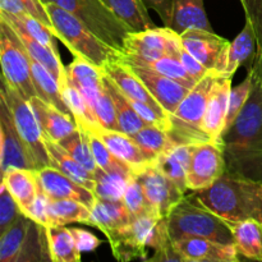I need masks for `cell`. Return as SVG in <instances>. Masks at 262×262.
<instances>
[{"label":"cell","instance_id":"obj_1","mask_svg":"<svg viewBox=\"0 0 262 262\" xmlns=\"http://www.w3.org/2000/svg\"><path fill=\"white\" fill-rule=\"evenodd\" d=\"M252 73V89L247 102L232 127L223 135L227 171L232 176L262 183V82Z\"/></svg>","mask_w":262,"mask_h":262},{"label":"cell","instance_id":"obj_2","mask_svg":"<svg viewBox=\"0 0 262 262\" xmlns=\"http://www.w3.org/2000/svg\"><path fill=\"white\" fill-rule=\"evenodd\" d=\"M119 261H181L169 234L168 217L156 212L132 217L127 225L106 235Z\"/></svg>","mask_w":262,"mask_h":262},{"label":"cell","instance_id":"obj_3","mask_svg":"<svg viewBox=\"0 0 262 262\" xmlns=\"http://www.w3.org/2000/svg\"><path fill=\"white\" fill-rule=\"evenodd\" d=\"M191 196L229 225L246 219L262 222V183L225 173L209 188Z\"/></svg>","mask_w":262,"mask_h":262},{"label":"cell","instance_id":"obj_4","mask_svg":"<svg viewBox=\"0 0 262 262\" xmlns=\"http://www.w3.org/2000/svg\"><path fill=\"white\" fill-rule=\"evenodd\" d=\"M53 22V31L74 56L102 67L119 58L120 53L100 40L78 18L56 4H45Z\"/></svg>","mask_w":262,"mask_h":262},{"label":"cell","instance_id":"obj_5","mask_svg":"<svg viewBox=\"0 0 262 262\" xmlns=\"http://www.w3.org/2000/svg\"><path fill=\"white\" fill-rule=\"evenodd\" d=\"M166 217L169 234L173 241L200 237L220 243H234L230 225L202 206L191 194L184 196Z\"/></svg>","mask_w":262,"mask_h":262},{"label":"cell","instance_id":"obj_6","mask_svg":"<svg viewBox=\"0 0 262 262\" xmlns=\"http://www.w3.org/2000/svg\"><path fill=\"white\" fill-rule=\"evenodd\" d=\"M216 74L212 71L202 77L186 95L174 114L170 115L169 135L178 145L184 143L209 142L210 137L205 132L204 120Z\"/></svg>","mask_w":262,"mask_h":262},{"label":"cell","instance_id":"obj_7","mask_svg":"<svg viewBox=\"0 0 262 262\" xmlns=\"http://www.w3.org/2000/svg\"><path fill=\"white\" fill-rule=\"evenodd\" d=\"M43 4H56L78 18L100 40L120 54L124 50L129 27L118 18L101 0H42Z\"/></svg>","mask_w":262,"mask_h":262},{"label":"cell","instance_id":"obj_8","mask_svg":"<svg viewBox=\"0 0 262 262\" xmlns=\"http://www.w3.org/2000/svg\"><path fill=\"white\" fill-rule=\"evenodd\" d=\"M49 260L45 228L22 214L0 234V261L22 262Z\"/></svg>","mask_w":262,"mask_h":262},{"label":"cell","instance_id":"obj_9","mask_svg":"<svg viewBox=\"0 0 262 262\" xmlns=\"http://www.w3.org/2000/svg\"><path fill=\"white\" fill-rule=\"evenodd\" d=\"M0 99L7 104L14 120L15 128L25 142L37 170L50 166V158L45 145V137L30 101L26 100L4 78H2Z\"/></svg>","mask_w":262,"mask_h":262},{"label":"cell","instance_id":"obj_10","mask_svg":"<svg viewBox=\"0 0 262 262\" xmlns=\"http://www.w3.org/2000/svg\"><path fill=\"white\" fill-rule=\"evenodd\" d=\"M0 61L3 78L26 100L37 96L31 71L30 54L17 33L5 20L0 19Z\"/></svg>","mask_w":262,"mask_h":262},{"label":"cell","instance_id":"obj_11","mask_svg":"<svg viewBox=\"0 0 262 262\" xmlns=\"http://www.w3.org/2000/svg\"><path fill=\"white\" fill-rule=\"evenodd\" d=\"M181 36L169 27H154L141 32H130L125 38L122 55L128 58L155 60L165 55L178 56Z\"/></svg>","mask_w":262,"mask_h":262},{"label":"cell","instance_id":"obj_12","mask_svg":"<svg viewBox=\"0 0 262 262\" xmlns=\"http://www.w3.org/2000/svg\"><path fill=\"white\" fill-rule=\"evenodd\" d=\"M227 171L223 146L217 142L197 143L187 173V188L191 192L209 188Z\"/></svg>","mask_w":262,"mask_h":262},{"label":"cell","instance_id":"obj_13","mask_svg":"<svg viewBox=\"0 0 262 262\" xmlns=\"http://www.w3.org/2000/svg\"><path fill=\"white\" fill-rule=\"evenodd\" d=\"M150 206L160 216H168L174 206L186 196V192L164 174L155 163L137 173Z\"/></svg>","mask_w":262,"mask_h":262},{"label":"cell","instance_id":"obj_14","mask_svg":"<svg viewBox=\"0 0 262 262\" xmlns=\"http://www.w3.org/2000/svg\"><path fill=\"white\" fill-rule=\"evenodd\" d=\"M0 166L2 176L14 168L37 170L20 138L7 104L0 99Z\"/></svg>","mask_w":262,"mask_h":262},{"label":"cell","instance_id":"obj_15","mask_svg":"<svg viewBox=\"0 0 262 262\" xmlns=\"http://www.w3.org/2000/svg\"><path fill=\"white\" fill-rule=\"evenodd\" d=\"M38 187L49 200H74L91 209L96 196L91 189L77 183L53 166L35 170Z\"/></svg>","mask_w":262,"mask_h":262},{"label":"cell","instance_id":"obj_16","mask_svg":"<svg viewBox=\"0 0 262 262\" xmlns=\"http://www.w3.org/2000/svg\"><path fill=\"white\" fill-rule=\"evenodd\" d=\"M182 262H237L239 252L234 243H220L209 238L187 237L173 241Z\"/></svg>","mask_w":262,"mask_h":262},{"label":"cell","instance_id":"obj_17","mask_svg":"<svg viewBox=\"0 0 262 262\" xmlns=\"http://www.w3.org/2000/svg\"><path fill=\"white\" fill-rule=\"evenodd\" d=\"M122 55V54H120ZM102 71L106 73V76L119 87L120 91L125 95L127 97L133 100H137V101L145 102L148 104L150 106H152L154 109L158 113H160L161 115H164L165 118L170 119V115L166 113V110L159 104L158 100L151 95V92L148 91L146 84L141 81L140 77L135 73L132 68H130L129 64L127 61L123 60L122 58H117L114 60L109 61L107 64H105L102 67Z\"/></svg>","mask_w":262,"mask_h":262},{"label":"cell","instance_id":"obj_18","mask_svg":"<svg viewBox=\"0 0 262 262\" xmlns=\"http://www.w3.org/2000/svg\"><path fill=\"white\" fill-rule=\"evenodd\" d=\"M128 64L135 71V73L140 77L141 81L146 84L151 95L166 110V113L169 115L174 114L178 105L181 104V101L186 97V95L188 94L191 89L184 86L181 82L176 81V79L169 78V77L158 73V72L136 66V64Z\"/></svg>","mask_w":262,"mask_h":262},{"label":"cell","instance_id":"obj_19","mask_svg":"<svg viewBox=\"0 0 262 262\" xmlns=\"http://www.w3.org/2000/svg\"><path fill=\"white\" fill-rule=\"evenodd\" d=\"M257 50V42H256L255 32L248 22L241 31L239 35L227 45L223 50L222 55L219 56L215 63L214 68L211 69L217 77H233L237 69L242 64L250 60L252 61L253 55Z\"/></svg>","mask_w":262,"mask_h":262},{"label":"cell","instance_id":"obj_20","mask_svg":"<svg viewBox=\"0 0 262 262\" xmlns=\"http://www.w3.org/2000/svg\"><path fill=\"white\" fill-rule=\"evenodd\" d=\"M91 132L96 135L107 146V148L112 151L115 158L128 164L130 168L135 169L136 173L145 169L150 164L155 163V160L150 158L142 150V147L133 140L132 136L122 132V130H112L97 127Z\"/></svg>","mask_w":262,"mask_h":262},{"label":"cell","instance_id":"obj_21","mask_svg":"<svg viewBox=\"0 0 262 262\" xmlns=\"http://www.w3.org/2000/svg\"><path fill=\"white\" fill-rule=\"evenodd\" d=\"M232 82L233 77H227V78L216 77L206 107V114H205V132L207 133L212 142H217L220 145H222L223 133L225 128L230 91L233 87Z\"/></svg>","mask_w":262,"mask_h":262},{"label":"cell","instance_id":"obj_22","mask_svg":"<svg viewBox=\"0 0 262 262\" xmlns=\"http://www.w3.org/2000/svg\"><path fill=\"white\" fill-rule=\"evenodd\" d=\"M182 46L201 61L209 71L214 68L215 63L229 41L216 35L214 31L202 28H188L181 35Z\"/></svg>","mask_w":262,"mask_h":262},{"label":"cell","instance_id":"obj_23","mask_svg":"<svg viewBox=\"0 0 262 262\" xmlns=\"http://www.w3.org/2000/svg\"><path fill=\"white\" fill-rule=\"evenodd\" d=\"M38 120L43 137L50 141L60 142L78 128L76 120L54 105L35 96L28 100Z\"/></svg>","mask_w":262,"mask_h":262},{"label":"cell","instance_id":"obj_24","mask_svg":"<svg viewBox=\"0 0 262 262\" xmlns=\"http://www.w3.org/2000/svg\"><path fill=\"white\" fill-rule=\"evenodd\" d=\"M135 169L122 161L110 170L97 168L95 171L94 193L97 199L109 201H123L125 188L135 174Z\"/></svg>","mask_w":262,"mask_h":262},{"label":"cell","instance_id":"obj_25","mask_svg":"<svg viewBox=\"0 0 262 262\" xmlns=\"http://www.w3.org/2000/svg\"><path fill=\"white\" fill-rule=\"evenodd\" d=\"M168 27L179 35L188 28L214 31L207 18L204 0H171V18Z\"/></svg>","mask_w":262,"mask_h":262},{"label":"cell","instance_id":"obj_26","mask_svg":"<svg viewBox=\"0 0 262 262\" xmlns=\"http://www.w3.org/2000/svg\"><path fill=\"white\" fill-rule=\"evenodd\" d=\"M130 220L132 215L123 201H109L96 197V201L91 207L90 225L100 229L105 235L120 229Z\"/></svg>","mask_w":262,"mask_h":262},{"label":"cell","instance_id":"obj_27","mask_svg":"<svg viewBox=\"0 0 262 262\" xmlns=\"http://www.w3.org/2000/svg\"><path fill=\"white\" fill-rule=\"evenodd\" d=\"M196 145L184 143L177 145L166 152L161 154L155 160V165L169 177L176 184H178L184 192L187 188V173H188L189 164H191L192 154Z\"/></svg>","mask_w":262,"mask_h":262},{"label":"cell","instance_id":"obj_28","mask_svg":"<svg viewBox=\"0 0 262 262\" xmlns=\"http://www.w3.org/2000/svg\"><path fill=\"white\" fill-rule=\"evenodd\" d=\"M3 182L15 200L23 214L28 211L38 193V183L35 171L14 168L3 174Z\"/></svg>","mask_w":262,"mask_h":262},{"label":"cell","instance_id":"obj_29","mask_svg":"<svg viewBox=\"0 0 262 262\" xmlns=\"http://www.w3.org/2000/svg\"><path fill=\"white\" fill-rule=\"evenodd\" d=\"M45 145L48 148L49 158H50V166L58 169L61 173L66 174L77 183L82 184L86 188L94 192L95 188V174L79 164L71 154L66 151L55 141H50L45 138Z\"/></svg>","mask_w":262,"mask_h":262},{"label":"cell","instance_id":"obj_30","mask_svg":"<svg viewBox=\"0 0 262 262\" xmlns=\"http://www.w3.org/2000/svg\"><path fill=\"white\" fill-rule=\"evenodd\" d=\"M234 245L241 256L262 262V222L246 219L230 225Z\"/></svg>","mask_w":262,"mask_h":262},{"label":"cell","instance_id":"obj_31","mask_svg":"<svg viewBox=\"0 0 262 262\" xmlns=\"http://www.w3.org/2000/svg\"><path fill=\"white\" fill-rule=\"evenodd\" d=\"M66 72L69 81L81 91L86 101L101 89L104 71L86 59L74 56V60L66 67Z\"/></svg>","mask_w":262,"mask_h":262},{"label":"cell","instance_id":"obj_32","mask_svg":"<svg viewBox=\"0 0 262 262\" xmlns=\"http://www.w3.org/2000/svg\"><path fill=\"white\" fill-rule=\"evenodd\" d=\"M59 86H60L64 101H66L67 106L72 112V114H73V118L78 128H82V129L87 130V132H91V130L100 127L94 113L91 112L89 104H87L86 99L81 94V91L69 81L66 71L61 74Z\"/></svg>","mask_w":262,"mask_h":262},{"label":"cell","instance_id":"obj_33","mask_svg":"<svg viewBox=\"0 0 262 262\" xmlns=\"http://www.w3.org/2000/svg\"><path fill=\"white\" fill-rule=\"evenodd\" d=\"M118 18L123 20L132 32L150 30L156 27L148 15L143 0H101Z\"/></svg>","mask_w":262,"mask_h":262},{"label":"cell","instance_id":"obj_34","mask_svg":"<svg viewBox=\"0 0 262 262\" xmlns=\"http://www.w3.org/2000/svg\"><path fill=\"white\" fill-rule=\"evenodd\" d=\"M91 209L74 200H49V227H66L68 224L90 225Z\"/></svg>","mask_w":262,"mask_h":262},{"label":"cell","instance_id":"obj_35","mask_svg":"<svg viewBox=\"0 0 262 262\" xmlns=\"http://www.w3.org/2000/svg\"><path fill=\"white\" fill-rule=\"evenodd\" d=\"M50 261L79 262L81 255L71 229L66 227L45 228Z\"/></svg>","mask_w":262,"mask_h":262},{"label":"cell","instance_id":"obj_36","mask_svg":"<svg viewBox=\"0 0 262 262\" xmlns=\"http://www.w3.org/2000/svg\"><path fill=\"white\" fill-rule=\"evenodd\" d=\"M31 71H32V79L37 91V96L73 118V114L64 101L58 79L42 64L37 63L32 58H31Z\"/></svg>","mask_w":262,"mask_h":262},{"label":"cell","instance_id":"obj_37","mask_svg":"<svg viewBox=\"0 0 262 262\" xmlns=\"http://www.w3.org/2000/svg\"><path fill=\"white\" fill-rule=\"evenodd\" d=\"M104 83L106 86V90L109 91L112 96L113 102L115 105V112H117L118 122H119L120 130L129 136H135L141 128H143L146 124L140 115L136 113L133 106L130 105L128 97L119 90V87L106 76L104 72Z\"/></svg>","mask_w":262,"mask_h":262},{"label":"cell","instance_id":"obj_38","mask_svg":"<svg viewBox=\"0 0 262 262\" xmlns=\"http://www.w3.org/2000/svg\"><path fill=\"white\" fill-rule=\"evenodd\" d=\"M120 58L130 64H136V66L151 69V71L158 72V73L163 74V76L176 79V81L181 82V83L189 87V89H192L197 83L196 79L192 78L191 74L186 71V68L183 67L182 61L179 60L178 56L165 55L159 59H155V60H142V59L128 58V56L124 55H120Z\"/></svg>","mask_w":262,"mask_h":262},{"label":"cell","instance_id":"obj_39","mask_svg":"<svg viewBox=\"0 0 262 262\" xmlns=\"http://www.w3.org/2000/svg\"><path fill=\"white\" fill-rule=\"evenodd\" d=\"M13 30H14V28H13ZM14 32L17 33L18 38H19L20 42L23 43V46H25V49L27 50V53L30 54L31 58H32L33 60L37 61V63L42 64V66L45 67L56 79H58V82L60 81L61 74L66 71V67L61 63L59 50H54V49L49 48L45 43L35 40V38L28 36L27 33L22 32V31L14 30Z\"/></svg>","mask_w":262,"mask_h":262},{"label":"cell","instance_id":"obj_40","mask_svg":"<svg viewBox=\"0 0 262 262\" xmlns=\"http://www.w3.org/2000/svg\"><path fill=\"white\" fill-rule=\"evenodd\" d=\"M0 19L5 20L14 30L22 31V32L27 33L28 36L35 38V40L45 43L49 48L58 50V46H56L55 42L58 37L55 36L54 31L46 25H43L42 22L36 19V18L27 17V15L10 14V13L0 10Z\"/></svg>","mask_w":262,"mask_h":262},{"label":"cell","instance_id":"obj_41","mask_svg":"<svg viewBox=\"0 0 262 262\" xmlns=\"http://www.w3.org/2000/svg\"><path fill=\"white\" fill-rule=\"evenodd\" d=\"M132 137L154 160H156L159 155L178 145L168 130L161 129L156 125H145Z\"/></svg>","mask_w":262,"mask_h":262},{"label":"cell","instance_id":"obj_42","mask_svg":"<svg viewBox=\"0 0 262 262\" xmlns=\"http://www.w3.org/2000/svg\"><path fill=\"white\" fill-rule=\"evenodd\" d=\"M87 104H89L91 112L94 113L100 127L105 128V129L120 130L115 105L109 91L106 90V86H105L104 77H102L101 89L87 101Z\"/></svg>","mask_w":262,"mask_h":262},{"label":"cell","instance_id":"obj_43","mask_svg":"<svg viewBox=\"0 0 262 262\" xmlns=\"http://www.w3.org/2000/svg\"><path fill=\"white\" fill-rule=\"evenodd\" d=\"M58 143L61 147L66 148L67 152L71 154L79 164H82L90 171L95 173L97 170L99 166L95 163L91 148H90L89 133H87V130L82 129V128H77L72 135H69L68 137H66Z\"/></svg>","mask_w":262,"mask_h":262},{"label":"cell","instance_id":"obj_44","mask_svg":"<svg viewBox=\"0 0 262 262\" xmlns=\"http://www.w3.org/2000/svg\"><path fill=\"white\" fill-rule=\"evenodd\" d=\"M0 10L15 15H27L53 30V22L42 0H0Z\"/></svg>","mask_w":262,"mask_h":262},{"label":"cell","instance_id":"obj_45","mask_svg":"<svg viewBox=\"0 0 262 262\" xmlns=\"http://www.w3.org/2000/svg\"><path fill=\"white\" fill-rule=\"evenodd\" d=\"M123 202L127 206L128 211L130 212L132 217L141 216V215L148 214V212H156L147 202V199H146V194L143 192L142 184H141L140 179H138L137 173L133 174L127 188H125Z\"/></svg>","mask_w":262,"mask_h":262},{"label":"cell","instance_id":"obj_46","mask_svg":"<svg viewBox=\"0 0 262 262\" xmlns=\"http://www.w3.org/2000/svg\"><path fill=\"white\" fill-rule=\"evenodd\" d=\"M252 73L248 72L247 77H246L239 84L232 87V91H230L229 96V104H228V113L227 119H225L224 133L232 127L233 123L235 122L237 117L239 115V113L242 112L245 104L247 102L248 96H250L251 94V89H252ZM224 133H223V135H224Z\"/></svg>","mask_w":262,"mask_h":262},{"label":"cell","instance_id":"obj_47","mask_svg":"<svg viewBox=\"0 0 262 262\" xmlns=\"http://www.w3.org/2000/svg\"><path fill=\"white\" fill-rule=\"evenodd\" d=\"M19 206L13 199L10 192L8 191L7 186L2 181L0 186V234L4 233L9 227H12L18 217L22 215Z\"/></svg>","mask_w":262,"mask_h":262},{"label":"cell","instance_id":"obj_48","mask_svg":"<svg viewBox=\"0 0 262 262\" xmlns=\"http://www.w3.org/2000/svg\"><path fill=\"white\" fill-rule=\"evenodd\" d=\"M87 133H89V142L92 156H94L95 163H96V165L100 169H102V170H110L114 166H117L118 164L122 163V160L115 158L112 151L107 148V146L96 135H94L92 132Z\"/></svg>","mask_w":262,"mask_h":262},{"label":"cell","instance_id":"obj_49","mask_svg":"<svg viewBox=\"0 0 262 262\" xmlns=\"http://www.w3.org/2000/svg\"><path fill=\"white\" fill-rule=\"evenodd\" d=\"M48 202L49 199L45 196L41 188L38 187V193L36 197L35 202L32 204V206L28 209V211L25 215H27L30 219H32L33 222L40 224L41 227L48 228L49 227V219H48Z\"/></svg>","mask_w":262,"mask_h":262},{"label":"cell","instance_id":"obj_50","mask_svg":"<svg viewBox=\"0 0 262 262\" xmlns=\"http://www.w3.org/2000/svg\"><path fill=\"white\" fill-rule=\"evenodd\" d=\"M179 60L182 61L183 67L186 68V71L191 74L192 78L196 79L197 82L202 78V77L206 76L209 73V69L204 66L200 60H197L193 55H192L189 51H187L183 46H181L179 49V54H178Z\"/></svg>","mask_w":262,"mask_h":262},{"label":"cell","instance_id":"obj_51","mask_svg":"<svg viewBox=\"0 0 262 262\" xmlns=\"http://www.w3.org/2000/svg\"><path fill=\"white\" fill-rule=\"evenodd\" d=\"M69 229H71L72 234L76 239V245L81 253L94 252L101 245V239H99L94 233L87 232L81 228H69Z\"/></svg>","mask_w":262,"mask_h":262},{"label":"cell","instance_id":"obj_52","mask_svg":"<svg viewBox=\"0 0 262 262\" xmlns=\"http://www.w3.org/2000/svg\"><path fill=\"white\" fill-rule=\"evenodd\" d=\"M147 8H152L168 27L171 18V0H143Z\"/></svg>","mask_w":262,"mask_h":262},{"label":"cell","instance_id":"obj_53","mask_svg":"<svg viewBox=\"0 0 262 262\" xmlns=\"http://www.w3.org/2000/svg\"><path fill=\"white\" fill-rule=\"evenodd\" d=\"M248 69H252L262 82V53H256L255 55H253L252 61H251L250 66H248Z\"/></svg>","mask_w":262,"mask_h":262}]
</instances>
